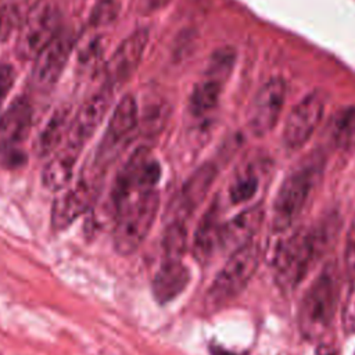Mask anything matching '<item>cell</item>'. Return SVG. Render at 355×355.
<instances>
[{
  "label": "cell",
  "instance_id": "cell-3",
  "mask_svg": "<svg viewBox=\"0 0 355 355\" xmlns=\"http://www.w3.org/2000/svg\"><path fill=\"white\" fill-rule=\"evenodd\" d=\"M338 293L340 280L336 268H324L304 294L298 309V326L305 338H319L331 324Z\"/></svg>",
  "mask_w": 355,
  "mask_h": 355
},
{
  "label": "cell",
  "instance_id": "cell-33",
  "mask_svg": "<svg viewBox=\"0 0 355 355\" xmlns=\"http://www.w3.org/2000/svg\"><path fill=\"white\" fill-rule=\"evenodd\" d=\"M316 354L318 355H337V351L331 347V345H319L318 349H316Z\"/></svg>",
  "mask_w": 355,
  "mask_h": 355
},
{
  "label": "cell",
  "instance_id": "cell-20",
  "mask_svg": "<svg viewBox=\"0 0 355 355\" xmlns=\"http://www.w3.org/2000/svg\"><path fill=\"white\" fill-rule=\"evenodd\" d=\"M80 150L65 143V146L44 165L42 183L50 191H60L71 182L75 162Z\"/></svg>",
  "mask_w": 355,
  "mask_h": 355
},
{
  "label": "cell",
  "instance_id": "cell-28",
  "mask_svg": "<svg viewBox=\"0 0 355 355\" xmlns=\"http://www.w3.org/2000/svg\"><path fill=\"white\" fill-rule=\"evenodd\" d=\"M258 190V178L252 172L240 173L229 187V197L233 204L247 202Z\"/></svg>",
  "mask_w": 355,
  "mask_h": 355
},
{
  "label": "cell",
  "instance_id": "cell-25",
  "mask_svg": "<svg viewBox=\"0 0 355 355\" xmlns=\"http://www.w3.org/2000/svg\"><path fill=\"white\" fill-rule=\"evenodd\" d=\"M186 226L184 222L172 219L162 237V248H164V259H182V255L186 250Z\"/></svg>",
  "mask_w": 355,
  "mask_h": 355
},
{
  "label": "cell",
  "instance_id": "cell-12",
  "mask_svg": "<svg viewBox=\"0 0 355 355\" xmlns=\"http://www.w3.org/2000/svg\"><path fill=\"white\" fill-rule=\"evenodd\" d=\"M139 110L133 96H123L115 105L108 121L107 130L98 147L97 164H108L112 161L121 148L129 141L133 132L137 129Z\"/></svg>",
  "mask_w": 355,
  "mask_h": 355
},
{
  "label": "cell",
  "instance_id": "cell-14",
  "mask_svg": "<svg viewBox=\"0 0 355 355\" xmlns=\"http://www.w3.org/2000/svg\"><path fill=\"white\" fill-rule=\"evenodd\" d=\"M112 93L114 90L104 85L98 92L85 100L76 115L71 119L67 135L68 144L82 150L87 139H90L107 115L112 103Z\"/></svg>",
  "mask_w": 355,
  "mask_h": 355
},
{
  "label": "cell",
  "instance_id": "cell-9",
  "mask_svg": "<svg viewBox=\"0 0 355 355\" xmlns=\"http://www.w3.org/2000/svg\"><path fill=\"white\" fill-rule=\"evenodd\" d=\"M326 93L316 89L301 98L290 111L283 129V143L288 150H298L312 137L324 111Z\"/></svg>",
  "mask_w": 355,
  "mask_h": 355
},
{
  "label": "cell",
  "instance_id": "cell-27",
  "mask_svg": "<svg viewBox=\"0 0 355 355\" xmlns=\"http://www.w3.org/2000/svg\"><path fill=\"white\" fill-rule=\"evenodd\" d=\"M104 54V39L103 36H89L76 50V61L83 69H92L98 65Z\"/></svg>",
  "mask_w": 355,
  "mask_h": 355
},
{
  "label": "cell",
  "instance_id": "cell-8",
  "mask_svg": "<svg viewBox=\"0 0 355 355\" xmlns=\"http://www.w3.org/2000/svg\"><path fill=\"white\" fill-rule=\"evenodd\" d=\"M33 121L31 101L19 96L0 115V162L7 168L25 164L26 155L21 146L28 140Z\"/></svg>",
  "mask_w": 355,
  "mask_h": 355
},
{
  "label": "cell",
  "instance_id": "cell-30",
  "mask_svg": "<svg viewBox=\"0 0 355 355\" xmlns=\"http://www.w3.org/2000/svg\"><path fill=\"white\" fill-rule=\"evenodd\" d=\"M343 327L347 334H355V282H352L351 291L345 300L341 313Z\"/></svg>",
  "mask_w": 355,
  "mask_h": 355
},
{
  "label": "cell",
  "instance_id": "cell-16",
  "mask_svg": "<svg viewBox=\"0 0 355 355\" xmlns=\"http://www.w3.org/2000/svg\"><path fill=\"white\" fill-rule=\"evenodd\" d=\"M216 175V166L212 162H207L198 166L186 179L178 194V207L173 219L184 222V219L202 202Z\"/></svg>",
  "mask_w": 355,
  "mask_h": 355
},
{
  "label": "cell",
  "instance_id": "cell-26",
  "mask_svg": "<svg viewBox=\"0 0 355 355\" xmlns=\"http://www.w3.org/2000/svg\"><path fill=\"white\" fill-rule=\"evenodd\" d=\"M236 61V51L233 47H220L216 49L207 64L205 68V78L215 79L218 82H225L234 65Z\"/></svg>",
  "mask_w": 355,
  "mask_h": 355
},
{
  "label": "cell",
  "instance_id": "cell-21",
  "mask_svg": "<svg viewBox=\"0 0 355 355\" xmlns=\"http://www.w3.org/2000/svg\"><path fill=\"white\" fill-rule=\"evenodd\" d=\"M69 125V107L61 105L55 108L36 135L33 141L35 153L39 157H44L53 153L60 146L62 139H67Z\"/></svg>",
  "mask_w": 355,
  "mask_h": 355
},
{
  "label": "cell",
  "instance_id": "cell-23",
  "mask_svg": "<svg viewBox=\"0 0 355 355\" xmlns=\"http://www.w3.org/2000/svg\"><path fill=\"white\" fill-rule=\"evenodd\" d=\"M171 105L165 100H155L153 103H148L141 114H139V123L137 129L140 135L144 137L153 139L157 137L168 125V121L171 118Z\"/></svg>",
  "mask_w": 355,
  "mask_h": 355
},
{
  "label": "cell",
  "instance_id": "cell-11",
  "mask_svg": "<svg viewBox=\"0 0 355 355\" xmlns=\"http://www.w3.org/2000/svg\"><path fill=\"white\" fill-rule=\"evenodd\" d=\"M75 46L71 31L62 29L35 58L31 71V85L40 90L51 89L60 79Z\"/></svg>",
  "mask_w": 355,
  "mask_h": 355
},
{
  "label": "cell",
  "instance_id": "cell-18",
  "mask_svg": "<svg viewBox=\"0 0 355 355\" xmlns=\"http://www.w3.org/2000/svg\"><path fill=\"white\" fill-rule=\"evenodd\" d=\"M190 282V270L182 259H164L153 279V294L159 304L173 301Z\"/></svg>",
  "mask_w": 355,
  "mask_h": 355
},
{
  "label": "cell",
  "instance_id": "cell-15",
  "mask_svg": "<svg viewBox=\"0 0 355 355\" xmlns=\"http://www.w3.org/2000/svg\"><path fill=\"white\" fill-rule=\"evenodd\" d=\"M97 193V186L92 179H80L79 183L58 196L51 208L53 227L57 230L68 227L94 204Z\"/></svg>",
  "mask_w": 355,
  "mask_h": 355
},
{
  "label": "cell",
  "instance_id": "cell-2",
  "mask_svg": "<svg viewBox=\"0 0 355 355\" xmlns=\"http://www.w3.org/2000/svg\"><path fill=\"white\" fill-rule=\"evenodd\" d=\"M323 171V159L318 155L304 158L282 182L273 202V232L287 230L301 215Z\"/></svg>",
  "mask_w": 355,
  "mask_h": 355
},
{
  "label": "cell",
  "instance_id": "cell-32",
  "mask_svg": "<svg viewBox=\"0 0 355 355\" xmlns=\"http://www.w3.org/2000/svg\"><path fill=\"white\" fill-rule=\"evenodd\" d=\"M15 18V11L11 7L0 6V40L6 39L10 33Z\"/></svg>",
  "mask_w": 355,
  "mask_h": 355
},
{
  "label": "cell",
  "instance_id": "cell-31",
  "mask_svg": "<svg viewBox=\"0 0 355 355\" xmlns=\"http://www.w3.org/2000/svg\"><path fill=\"white\" fill-rule=\"evenodd\" d=\"M15 80L14 68L8 64H0V107L10 93Z\"/></svg>",
  "mask_w": 355,
  "mask_h": 355
},
{
  "label": "cell",
  "instance_id": "cell-10",
  "mask_svg": "<svg viewBox=\"0 0 355 355\" xmlns=\"http://www.w3.org/2000/svg\"><path fill=\"white\" fill-rule=\"evenodd\" d=\"M287 96V83L283 78L275 76L266 80L251 100L247 123L250 132L262 137L279 122Z\"/></svg>",
  "mask_w": 355,
  "mask_h": 355
},
{
  "label": "cell",
  "instance_id": "cell-1",
  "mask_svg": "<svg viewBox=\"0 0 355 355\" xmlns=\"http://www.w3.org/2000/svg\"><path fill=\"white\" fill-rule=\"evenodd\" d=\"M337 229V216L329 215L318 225L300 229L283 241L275 257L276 280L282 288L291 290L302 282L311 268L327 251Z\"/></svg>",
  "mask_w": 355,
  "mask_h": 355
},
{
  "label": "cell",
  "instance_id": "cell-34",
  "mask_svg": "<svg viewBox=\"0 0 355 355\" xmlns=\"http://www.w3.org/2000/svg\"><path fill=\"white\" fill-rule=\"evenodd\" d=\"M211 354L212 355H237V354H233V352H230L222 347H218V345L211 347Z\"/></svg>",
  "mask_w": 355,
  "mask_h": 355
},
{
  "label": "cell",
  "instance_id": "cell-7",
  "mask_svg": "<svg viewBox=\"0 0 355 355\" xmlns=\"http://www.w3.org/2000/svg\"><path fill=\"white\" fill-rule=\"evenodd\" d=\"M61 11L51 3L33 6L19 28L15 54L19 60H33L62 29Z\"/></svg>",
  "mask_w": 355,
  "mask_h": 355
},
{
  "label": "cell",
  "instance_id": "cell-35",
  "mask_svg": "<svg viewBox=\"0 0 355 355\" xmlns=\"http://www.w3.org/2000/svg\"><path fill=\"white\" fill-rule=\"evenodd\" d=\"M354 355H355V354H354Z\"/></svg>",
  "mask_w": 355,
  "mask_h": 355
},
{
  "label": "cell",
  "instance_id": "cell-5",
  "mask_svg": "<svg viewBox=\"0 0 355 355\" xmlns=\"http://www.w3.org/2000/svg\"><path fill=\"white\" fill-rule=\"evenodd\" d=\"M159 207L158 191L150 190L126 204L116 215L114 247L121 255L135 252L147 237Z\"/></svg>",
  "mask_w": 355,
  "mask_h": 355
},
{
  "label": "cell",
  "instance_id": "cell-29",
  "mask_svg": "<svg viewBox=\"0 0 355 355\" xmlns=\"http://www.w3.org/2000/svg\"><path fill=\"white\" fill-rule=\"evenodd\" d=\"M119 3L116 0H98L89 14V24L94 28L108 25L116 19Z\"/></svg>",
  "mask_w": 355,
  "mask_h": 355
},
{
  "label": "cell",
  "instance_id": "cell-6",
  "mask_svg": "<svg viewBox=\"0 0 355 355\" xmlns=\"http://www.w3.org/2000/svg\"><path fill=\"white\" fill-rule=\"evenodd\" d=\"M161 178V168L150 151L144 147L137 148L118 173L111 200L115 215L132 200L155 189Z\"/></svg>",
  "mask_w": 355,
  "mask_h": 355
},
{
  "label": "cell",
  "instance_id": "cell-22",
  "mask_svg": "<svg viewBox=\"0 0 355 355\" xmlns=\"http://www.w3.org/2000/svg\"><path fill=\"white\" fill-rule=\"evenodd\" d=\"M223 83L215 79L204 78L197 82L189 97V111L194 116H202L212 111L220 98Z\"/></svg>",
  "mask_w": 355,
  "mask_h": 355
},
{
  "label": "cell",
  "instance_id": "cell-13",
  "mask_svg": "<svg viewBox=\"0 0 355 355\" xmlns=\"http://www.w3.org/2000/svg\"><path fill=\"white\" fill-rule=\"evenodd\" d=\"M148 43V31L140 28L130 33L112 53L104 65L105 86L115 89L123 85L139 67Z\"/></svg>",
  "mask_w": 355,
  "mask_h": 355
},
{
  "label": "cell",
  "instance_id": "cell-4",
  "mask_svg": "<svg viewBox=\"0 0 355 355\" xmlns=\"http://www.w3.org/2000/svg\"><path fill=\"white\" fill-rule=\"evenodd\" d=\"M261 254V247L254 241L230 254L205 295V304L209 309L223 306L244 290L258 269Z\"/></svg>",
  "mask_w": 355,
  "mask_h": 355
},
{
  "label": "cell",
  "instance_id": "cell-17",
  "mask_svg": "<svg viewBox=\"0 0 355 355\" xmlns=\"http://www.w3.org/2000/svg\"><path fill=\"white\" fill-rule=\"evenodd\" d=\"M263 215L265 211L262 205L255 204L223 223L220 232V248L233 252L250 243L261 227Z\"/></svg>",
  "mask_w": 355,
  "mask_h": 355
},
{
  "label": "cell",
  "instance_id": "cell-19",
  "mask_svg": "<svg viewBox=\"0 0 355 355\" xmlns=\"http://www.w3.org/2000/svg\"><path fill=\"white\" fill-rule=\"evenodd\" d=\"M222 225L219 205L214 201L198 222L194 234L193 252L201 263L208 262L214 252L220 248Z\"/></svg>",
  "mask_w": 355,
  "mask_h": 355
},
{
  "label": "cell",
  "instance_id": "cell-24",
  "mask_svg": "<svg viewBox=\"0 0 355 355\" xmlns=\"http://www.w3.org/2000/svg\"><path fill=\"white\" fill-rule=\"evenodd\" d=\"M331 141L341 151L355 150V105L340 110L331 122Z\"/></svg>",
  "mask_w": 355,
  "mask_h": 355
}]
</instances>
